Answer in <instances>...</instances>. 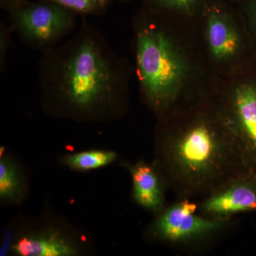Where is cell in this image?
<instances>
[{
  "label": "cell",
  "instance_id": "7",
  "mask_svg": "<svg viewBox=\"0 0 256 256\" xmlns=\"http://www.w3.org/2000/svg\"><path fill=\"white\" fill-rule=\"evenodd\" d=\"M256 210V174L236 176L198 202V213L216 220H232Z\"/></svg>",
  "mask_w": 256,
  "mask_h": 256
},
{
  "label": "cell",
  "instance_id": "12",
  "mask_svg": "<svg viewBox=\"0 0 256 256\" xmlns=\"http://www.w3.org/2000/svg\"><path fill=\"white\" fill-rule=\"evenodd\" d=\"M117 158L114 152L88 150L69 154L64 158V163L72 169L88 171L99 169L114 162Z\"/></svg>",
  "mask_w": 256,
  "mask_h": 256
},
{
  "label": "cell",
  "instance_id": "13",
  "mask_svg": "<svg viewBox=\"0 0 256 256\" xmlns=\"http://www.w3.org/2000/svg\"><path fill=\"white\" fill-rule=\"evenodd\" d=\"M73 12L78 16H99L105 14L112 0H44Z\"/></svg>",
  "mask_w": 256,
  "mask_h": 256
},
{
  "label": "cell",
  "instance_id": "2",
  "mask_svg": "<svg viewBox=\"0 0 256 256\" xmlns=\"http://www.w3.org/2000/svg\"><path fill=\"white\" fill-rule=\"evenodd\" d=\"M156 148L154 163L176 200H201L249 173L220 107L198 109L168 122L160 130Z\"/></svg>",
  "mask_w": 256,
  "mask_h": 256
},
{
  "label": "cell",
  "instance_id": "10",
  "mask_svg": "<svg viewBox=\"0 0 256 256\" xmlns=\"http://www.w3.org/2000/svg\"><path fill=\"white\" fill-rule=\"evenodd\" d=\"M12 248L21 256H70L77 252L72 242L55 232L22 237Z\"/></svg>",
  "mask_w": 256,
  "mask_h": 256
},
{
  "label": "cell",
  "instance_id": "18",
  "mask_svg": "<svg viewBox=\"0 0 256 256\" xmlns=\"http://www.w3.org/2000/svg\"><path fill=\"white\" fill-rule=\"evenodd\" d=\"M118 1L124 2L126 1V0H118Z\"/></svg>",
  "mask_w": 256,
  "mask_h": 256
},
{
  "label": "cell",
  "instance_id": "5",
  "mask_svg": "<svg viewBox=\"0 0 256 256\" xmlns=\"http://www.w3.org/2000/svg\"><path fill=\"white\" fill-rule=\"evenodd\" d=\"M9 13L13 32L25 45L42 53L58 45L78 28V15L44 0L25 2Z\"/></svg>",
  "mask_w": 256,
  "mask_h": 256
},
{
  "label": "cell",
  "instance_id": "4",
  "mask_svg": "<svg viewBox=\"0 0 256 256\" xmlns=\"http://www.w3.org/2000/svg\"><path fill=\"white\" fill-rule=\"evenodd\" d=\"M198 210V202L188 198L166 206L148 229L150 237L175 248L197 250L224 236L235 225L234 218H208Z\"/></svg>",
  "mask_w": 256,
  "mask_h": 256
},
{
  "label": "cell",
  "instance_id": "8",
  "mask_svg": "<svg viewBox=\"0 0 256 256\" xmlns=\"http://www.w3.org/2000/svg\"><path fill=\"white\" fill-rule=\"evenodd\" d=\"M132 182V197L142 208L156 215L165 207L166 184L154 163L140 161L127 166Z\"/></svg>",
  "mask_w": 256,
  "mask_h": 256
},
{
  "label": "cell",
  "instance_id": "9",
  "mask_svg": "<svg viewBox=\"0 0 256 256\" xmlns=\"http://www.w3.org/2000/svg\"><path fill=\"white\" fill-rule=\"evenodd\" d=\"M206 36L210 54L218 62L235 58L242 50V36L236 26L218 10H212L208 15Z\"/></svg>",
  "mask_w": 256,
  "mask_h": 256
},
{
  "label": "cell",
  "instance_id": "17",
  "mask_svg": "<svg viewBox=\"0 0 256 256\" xmlns=\"http://www.w3.org/2000/svg\"><path fill=\"white\" fill-rule=\"evenodd\" d=\"M248 14L252 30L256 33V0H252L249 4Z\"/></svg>",
  "mask_w": 256,
  "mask_h": 256
},
{
  "label": "cell",
  "instance_id": "6",
  "mask_svg": "<svg viewBox=\"0 0 256 256\" xmlns=\"http://www.w3.org/2000/svg\"><path fill=\"white\" fill-rule=\"evenodd\" d=\"M220 108L246 169L256 174V82L238 84Z\"/></svg>",
  "mask_w": 256,
  "mask_h": 256
},
{
  "label": "cell",
  "instance_id": "14",
  "mask_svg": "<svg viewBox=\"0 0 256 256\" xmlns=\"http://www.w3.org/2000/svg\"><path fill=\"white\" fill-rule=\"evenodd\" d=\"M200 0H146L150 6L158 9L176 10L184 14H192Z\"/></svg>",
  "mask_w": 256,
  "mask_h": 256
},
{
  "label": "cell",
  "instance_id": "15",
  "mask_svg": "<svg viewBox=\"0 0 256 256\" xmlns=\"http://www.w3.org/2000/svg\"><path fill=\"white\" fill-rule=\"evenodd\" d=\"M12 30L10 24L2 22L0 23V70L4 72L6 56L12 47Z\"/></svg>",
  "mask_w": 256,
  "mask_h": 256
},
{
  "label": "cell",
  "instance_id": "3",
  "mask_svg": "<svg viewBox=\"0 0 256 256\" xmlns=\"http://www.w3.org/2000/svg\"><path fill=\"white\" fill-rule=\"evenodd\" d=\"M151 11L134 22L136 70L140 88L159 117L178 102L188 74L186 60L169 32Z\"/></svg>",
  "mask_w": 256,
  "mask_h": 256
},
{
  "label": "cell",
  "instance_id": "16",
  "mask_svg": "<svg viewBox=\"0 0 256 256\" xmlns=\"http://www.w3.org/2000/svg\"><path fill=\"white\" fill-rule=\"evenodd\" d=\"M26 1L28 0H0V4H1L2 8L6 10L9 12L11 10L22 4Z\"/></svg>",
  "mask_w": 256,
  "mask_h": 256
},
{
  "label": "cell",
  "instance_id": "11",
  "mask_svg": "<svg viewBox=\"0 0 256 256\" xmlns=\"http://www.w3.org/2000/svg\"><path fill=\"white\" fill-rule=\"evenodd\" d=\"M24 193V184L18 168L14 163L2 156L0 160V198L2 201H20Z\"/></svg>",
  "mask_w": 256,
  "mask_h": 256
},
{
  "label": "cell",
  "instance_id": "1",
  "mask_svg": "<svg viewBox=\"0 0 256 256\" xmlns=\"http://www.w3.org/2000/svg\"><path fill=\"white\" fill-rule=\"evenodd\" d=\"M130 70L104 34L84 20L72 35L42 53L38 82L43 104L63 117L112 118L127 104Z\"/></svg>",
  "mask_w": 256,
  "mask_h": 256
}]
</instances>
